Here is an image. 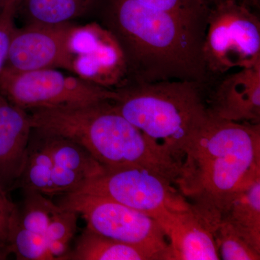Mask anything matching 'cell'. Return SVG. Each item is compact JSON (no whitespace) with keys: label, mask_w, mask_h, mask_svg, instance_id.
<instances>
[{"label":"cell","mask_w":260,"mask_h":260,"mask_svg":"<svg viewBox=\"0 0 260 260\" xmlns=\"http://www.w3.org/2000/svg\"><path fill=\"white\" fill-rule=\"evenodd\" d=\"M260 179V124L210 118L184 154L175 184L212 232L234 197Z\"/></svg>","instance_id":"obj_1"},{"label":"cell","mask_w":260,"mask_h":260,"mask_svg":"<svg viewBox=\"0 0 260 260\" xmlns=\"http://www.w3.org/2000/svg\"><path fill=\"white\" fill-rule=\"evenodd\" d=\"M110 29L138 81L188 80L199 83L205 68V32L175 15L136 0H112Z\"/></svg>","instance_id":"obj_2"},{"label":"cell","mask_w":260,"mask_h":260,"mask_svg":"<svg viewBox=\"0 0 260 260\" xmlns=\"http://www.w3.org/2000/svg\"><path fill=\"white\" fill-rule=\"evenodd\" d=\"M116 91L118 112L181 164L210 118L196 82L138 81Z\"/></svg>","instance_id":"obj_3"},{"label":"cell","mask_w":260,"mask_h":260,"mask_svg":"<svg viewBox=\"0 0 260 260\" xmlns=\"http://www.w3.org/2000/svg\"><path fill=\"white\" fill-rule=\"evenodd\" d=\"M32 129L78 143L106 168L146 167L155 145L121 115L112 101L31 110Z\"/></svg>","instance_id":"obj_4"},{"label":"cell","mask_w":260,"mask_h":260,"mask_svg":"<svg viewBox=\"0 0 260 260\" xmlns=\"http://www.w3.org/2000/svg\"><path fill=\"white\" fill-rule=\"evenodd\" d=\"M202 45L206 70L222 74L260 63V23L235 0H223L210 10Z\"/></svg>","instance_id":"obj_5"},{"label":"cell","mask_w":260,"mask_h":260,"mask_svg":"<svg viewBox=\"0 0 260 260\" xmlns=\"http://www.w3.org/2000/svg\"><path fill=\"white\" fill-rule=\"evenodd\" d=\"M61 208L81 215L87 229L143 249L154 260H169V242L155 219L114 200L95 195L65 194Z\"/></svg>","instance_id":"obj_6"},{"label":"cell","mask_w":260,"mask_h":260,"mask_svg":"<svg viewBox=\"0 0 260 260\" xmlns=\"http://www.w3.org/2000/svg\"><path fill=\"white\" fill-rule=\"evenodd\" d=\"M0 93L15 105L30 111L113 102L118 97L115 90L57 69L18 72L5 68L0 73Z\"/></svg>","instance_id":"obj_7"},{"label":"cell","mask_w":260,"mask_h":260,"mask_svg":"<svg viewBox=\"0 0 260 260\" xmlns=\"http://www.w3.org/2000/svg\"><path fill=\"white\" fill-rule=\"evenodd\" d=\"M172 184L167 178L144 167L105 168L102 174L87 181L75 192L114 200L158 221L171 212L191 208Z\"/></svg>","instance_id":"obj_8"},{"label":"cell","mask_w":260,"mask_h":260,"mask_svg":"<svg viewBox=\"0 0 260 260\" xmlns=\"http://www.w3.org/2000/svg\"><path fill=\"white\" fill-rule=\"evenodd\" d=\"M70 51V73L90 83L112 89L127 74L125 54L117 38L96 23L74 25Z\"/></svg>","instance_id":"obj_9"},{"label":"cell","mask_w":260,"mask_h":260,"mask_svg":"<svg viewBox=\"0 0 260 260\" xmlns=\"http://www.w3.org/2000/svg\"><path fill=\"white\" fill-rule=\"evenodd\" d=\"M74 25L29 23L16 28L5 68L18 72L42 69L71 72L70 38Z\"/></svg>","instance_id":"obj_10"},{"label":"cell","mask_w":260,"mask_h":260,"mask_svg":"<svg viewBox=\"0 0 260 260\" xmlns=\"http://www.w3.org/2000/svg\"><path fill=\"white\" fill-rule=\"evenodd\" d=\"M208 110L223 120L260 124V63L225 78L214 92Z\"/></svg>","instance_id":"obj_11"},{"label":"cell","mask_w":260,"mask_h":260,"mask_svg":"<svg viewBox=\"0 0 260 260\" xmlns=\"http://www.w3.org/2000/svg\"><path fill=\"white\" fill-rule=\"evenodd\" d=\"M32 130L30 114L0 93V182L7 191L21 177Z\"/></svg>","instance_id":"obj_12"},{"label":"cell","mask_w":260,"mask_h":260,"mask_svg":"<svg viewBox=\"0 0 260 260\" xmlns=\"http://www.w3.org/2000/svg\"><path fill=\"white\" fill-rule=\"evenodd\" d=\"M169 242V260H219L213 232L191 208L159 219Z\"/></svg>","instance_id":"obj_13"},{"label":"cell","mask_w":260,"mask_h":260,"mask_svg":"<svg viewBox=\"0 0 260 260\" xmlns=\"http://www.w3.org/2000/svg\"><path fill=\"white\" fill-rule=\"evenodd\" d=\"M222 219L260 253V179L234 197Z\"/></svg>","instance_id":"obj_14"},{"label":"cell","mask_w":260,"mask_h":260,"mask_svg":"<svg viewBox=\"0 0 260 260\" xmlns=\"http://www.w3.org/2000/svg\"><path fill=\"white\" fill-rule=\"evenodd\" d=\"M64 259L72 260H154L143 249L118 242L85 229L73 251Z\"/></svg>","instance_id":"obj_15"},{"label":"cell","mask_w":260,"mask_h":260,"mask_svg":"<svg viewBox=\"0 0 260 260\" xmlns=\"http://www.w3.org/2000/svg\"><path fill=\"white\" fill-rule=\"evenodd\" d=\"M32 130L42 137L55 167L78 174L85 183L105 170V167L90 152L78 143L61 137L44 135Z\"/></svg>","instance_id":"obj_16"},{"label":"cell","mask_w":260,"mask_h":260,"mask_svg":"<svg viewBox=\"0 0 260 260\" xmlns=\"http://www.w3.org/2000/svg\"><path fill=\"white\" fill-rule=\"evenodd\" d=\"M53 168L54 162L44 139L32 130L26 161L15 187L44 195H54L51 181Z\"/></svg>","instance_id":"obj_17"},{"label":"cell","mask_w":260,"mask_h":260,"mask_svg":"<svg viewBox=\"0 0 260 260\" xmlns=\"http://www.w3.org/2000/svg\"><path fill=\"white\" fill-rule=\"evenodd\" d=\"M93 0H22L29 23H71L85 13ZM19 5V6H20Z\"/></svg>","instance_id":"obj_18"},{"label":"cell","mask_w":260,"mask_h":260,"mask_svg":"<svg viewBox=\"0 0 260 260\" xmlns=\"http://www.w3.org/2000/svg\"><path fill=\"white\" fill-rule=\"evenodd\" d=\"M25 198L20 210L17 208L16 216L19 223L25 229L44 236L49 223L62 210L48 200L45 195L30 190H24Z\"/></svg>","instance_id":"obj_19"},{"label":"cell","mask_w":260,"mask_h":260,"mask_svg":"<svg viewBox=\"0 0 260 260\" xmlns=\"http://www.w3.org/2000/svg\"><path fill=\"white\" fill-rule=\"evenodd\" d=\"M16 210L10 219L7 240L10 252L14 253L18 259H54L48 249L44 236L22 226L17 218Z\"/></svg>","instance_id":"obj_20"},{"label":"cell","mask_w":260,"mask_h":260,"mask_svg":"<svg viewBox=\"0 0 260 260\" xmlns=\"http://www.w3.org/2000/svg\"><path fill=\"white\" fill-rule=\"evenodd\" d=\"M78 214L62 208L48 226L44 237L49 252L54 259H64L70 241L77 231Z\"/></svg>","instance_id":"obj_21"},{"label":"cell","mask_w":260,"mask_h":260,"mask_svg":"<svg viewBox=\"0 0 260 260\" xmlns=\"http://www.w3.org/2000/svg\"><path fill=\"white\" fill-rule=\"evenodd\" d=\"M145 7L166 12L204 31L210 10L205 0H136Z\"/></svg>","instance_id":"obj_22"},{"label":"cell","mask_w":260,"mask_h":260,"mask_svg":"<svg viewBox=\"0 0 260 260\" xmlns=\"http://www.w3.org/2000/svg\"><path fill=\"white\" fill-rule=\"evenodd\" d=\"M213 234L220 259H260V253L252 249L226 220L222 219Z\"/></svg>","instance_id":"obj_23"},{"label":"cell","mask_w":260,"mask_h":260,"mask_svg":"<svg viewBox=\"0 0 260 260\" xmlns=\"http://www.w3.org/2000/svg\"><path fill=\"white\" fill-rule=\"evenodd\" d=\"M18 8L10 5L0 10V73L6 65L12 39L16 30L15 15Z\"/></svg>","instance_id":"obj_24"},{"label":"cell","mask_w":260,"mask_h":260,"mask_svg":"<svg viewBox=\"0 0 260 260\" xmlns=\"http://www.w3.org/2000/svg\"><path fill=\"white\" fill-rule=\"evenodd\" d=\"M17 206L8 198V191L0 182V212L8 216H13Z\"/></svg>","instance_id":"obj_25"},{"label":"cell","mask_w":260,"mask_h":260,"mask_svg":"<svg viewBox=\"0 0 260 260\" xmlns=\"http://www.w3.org/2000/svg\"><path fill=\"white\" fill-rule=\"evenodd\" d=\"M12 217L8 216L0 212V241L7 243L10 219Z\"/></svg>","instance_id":"obj_26"},{"label":"cell","mask_w":260,"mask_h":260,"mask_svg":"<svg viewBox=\"0 0 260 260\" xmlns=\"http://www.w3.org/2000/svg\"><path fill=\"white\" fill-rule=\"evenodd\" d=\"M9 246L6 242L0 241V259H7L8 256L10 254Z\"/></svg>","instance_id":"obj_27"},{"label":"cell","mask_w":260,"mask_h":260,"mask_svg":"<svg viewBox=\"0 0 260 260\" xmlns=\"http://www.w3.org/2000/svg\"><path fill=\"white\" fill-rule=\"evenodd\" d=\"M22 0H0V10L7 5H15L19 8V5L21 3Z\"/></svg>","instance_id":"obj_28"},{"label":"cell","mask_w":260,"mask_h":260,"mask_svg":"<svg viewBox=\"0 0 260 260\" xmlns=\"http://www.w3.org/2000/svg\"><path fill=\"white\" fill-rule=\"evenodd\" d=\"M205 1L210 2V3H213L215 5L218 4L220 2L223 1V0H205Z\"/></svg>","instance_id":"obj_29"}]
</instances>
